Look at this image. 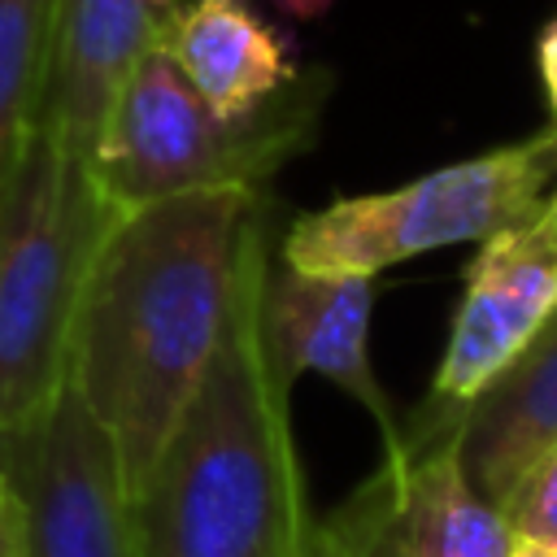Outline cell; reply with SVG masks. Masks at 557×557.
<instances>
[{
    "instance_id": "cell-3",
    "label": "cell",
    "mask_w": 557,
    "mask_h": 557,
    "mask_svg": "<svg viewBox=\"0 0 557 557\" xmlns=\"http://www.w3.org/2000/svg\"><path fill=\"white\" fill-rule=\"evenodd\" d=\"M117 209L91 161L39 122L0 196V435H17L65 387L74 309Z\"/></svg>"
},
{
    "instance_id": "cell-16",
    "label": "cell",
    "mask_w": 557,
    "mask_h": 557,
    "mask_svg": "<svg viewBox=\"0 0 557 557\" xmlns=\"http://www.w3.org/2000/svg\"><path fill=\"white\" fill-rule=\"evenodd\" d=\"M0 557H26V548H22V509H17V496H13L4 474H0Z\"/></svg>"
},
{
    "instance_id": "cell-14",
    "label": "cell",
    "mask_w": 557,
    "mask_h": 557,
    "mask_svg": "<svg viewBox=\"0 0 557 557\" xmlns=\"http://www.w3.org/2000/svg\"><path fill=\"white\" fill-rule=\"evenodd\" d=\"M505 518L518 540H540V544L557 548V440L527 470V479L518 483V492L505 505Z\"/></svg>"
},
{
    "instance_id": "cell-4",
    "label": "cell",
    "mask_w": 557,
    "mask_h": 557,
    "mask_svg": "<svg viewBox=\"0 0 557 557\" xmlns=\"http://www.w3.org/2000/svg\"><path fill=\"white\" fill-rule=\"evenodd\" d=\"M331 87V70L313 65L257 113L218 117L157 44L104 113L91 152L96 187L117 213L183 191H265V183L313 144Z\"/></svg>"
},
{
    "instance_id": "cell-7",
    "label": "cell",
    "mask_w": 557,
    "mask_h": 557,
    "mask_svg": "<svg viewBox=\"0 0 557 557\" xmlns=\"http://www.w3.org/2000/svg\"><path fill=\"white\" fill-rule=\"evenodd\" d=\"M557 318V187L518 226L487 235L466 265L461 300L453 309L444 357L422 405L418 426H457L466 409L509 374L527 348Z\"/></svg>"
},
{
    "instance_id": "cell-13",
    "label": "cell",
    "mask_w": 557,
    "mask_h": 557,
    "mask_svg": "<svg viewBox=\"0 0 557 557\" xmlns=\"http://www.w3.org/2000/svg\"><path fill=\"white\" fill-rule=\"evenodd\" d=\"M52 0H0V196L39 117Z\"/></svg>"
},
{
    "instance_id": "cell-9",
    "label": "cell",
    "mask_w": 557,
    "mask_h": 557,
    "mask_svg": "<svg viewBox=\"0 0 557 557\" xmlns=\"http://www.w3.org/2000/svg\"><path fill=\"white\" fill-rule=\"evenodd\" d=\"M374 278L366 274H300L265 270L261 287V348L283 392L300 374H318L348 392L374 422L383 444L396 440L400 418L370 366Z\"/></svg>"
},
{
    "instance_id": "cell-15",
    "label": "cell",
    "mask_w": 557,
    "mask_h": 557,
    "mask_svg": "<svg viewBox=\"0 0 557 557\" xmlns=\"http://www.w3.org/2000/svg\"><path fill=\"white\" fill-rule=\"evenodd\" d=\"M535 74H540V87H544V100H548V131L557 135V17L544 22V30L535 35Z\"/></svg>"
},
{
    "instance_id": "cell-5",
    "label": "cell",
    "mask_w": 557,
    "mask_h": 557,
    "mask_svg": "<svg viewBox=\"0 0 557 557\" xmlns=\"http://www.w3.org/2000/svg\"><path fill=\"white\" fill-rule=\"evenodd\" d=\"M557 187V139L535 131L518 144L440 165L392 191L339 196L300 213L283 235V265L300 274H366L527 222Z\"/></svg>"
},
{
    "instance_id": "cell-12",
    "label": "cell",
    "mask_w": 557,
    "mask_h": 557,
    "mask_svg": "<svg viewBox=\"0 0 557 557\" xmlns=\"http://www.w3.org/2000/svg\"><path fill=\"white\" fill-rule=\"evenodd\" d=\"M557 440V318L527 348V357L483 392L457 435V457L470 487L496 509L509 505L527 470Z\"/></svg>"
},
{
    "instance_id": "cell-1",
    "label": "cell",
    "mask_w": 557,
    "mask_h": 557,
    "mask_svg": "<svg viewBox=\"0 0 557 557\" xmlns=\"http://www.w3.org/2000/svg\"><path fill=\"white\" fill-rule=\"evenodd\" d=\"M270 222V191H183L117 213L91 257L65 383L109 431L135 509L222 344L244 261Z\"/></svg>"
},
{
    "instance_id": "cell-10",
    "label": "cell",
    "mask_w": 557,
    "mask_h": 557,
    "mask_svg": "<svg viewBox=\"0 0 557 557\" xmlns=\"http://www.w3.org/2000/svg\"><path fill=\"white\" fill-rule=\"evenodd\" d=\"M183 0H52L39 126L78 161H91L104 113L152 52Z\"/></svg>"
},
{
    "instance_id": "cell-19",
    "label": "cell",
    "mask_w": 557,
    "mask_h": 557,
    "mask_svg": "<svg viewBox=\"0 0 557 557\" xmlns=\"http://www.w3.org/2000/svg\"><path fill=\"white\" fill-rule=\"evenodd\" d=\"M553 139H557V135H553Z\"/></svg>"
},
{
    "instance_id": "cell-11",
    "label": "cell",
    "mask_w": 557,
    "mask_h": 557,
    "mask_svg": "<svg viewBox=\"0 0 557 557\" xmlns=\"http://www.w3.org/2000/svg\"><path fill=\"white\" fill-rule=\"evenodd\" d=\"M161 52L218 117H248L300 78L296 48L248 0H183Z\"/></svg>"
},
{
    "instance_id": "cell-17",
    "label": "cell",
    "mask_w": 557,
    "mask_h": 557,
    "mask_svg": "<svg viewBox=\"0 0 557 557\" xmlns=\"http://www.w3.org/2000/svg\"><path fill=\"white\" fill-rule=\"evenodd\" d=\"M283 17H292V22H318L335 0H270Z\"/></svg>"
},
{
    "instance_id": "cell-2",
    "label": "cell",
    "mask_w": 557,
    "mask_h": 557,
    "mask_svg": "<svg viewBox=\"0 0 557 557\" xmlns=\"http://www.w3.org/2000/svg\"><path fill=\"white\" fill-rule=\"evenodd\" d=\"M274 222L252 239L222 344L139 505L144 557H305L309 509L278 387L261 348Z\"/></svg>"
},
{
    "instance_id": "cell-8",
    "label": "cell",
    "mask_w": 557,
    "mask_h": 557,
    "mask_svg": "<svg viewBox=\"0 0 557 557\" xmlns=\"http://www.w3.org/2000/svg\"><path fill=\"white\" fill-rule=\"evenodd\" d=\"M0 474L22 509L26 557H144L117 448L70 383L35 426L0 435Z\"/></svg>"
},
{
    "instance_id": "cell-6",
    "label": "cell",
    "mask_w": 557,
    "mask_h": 557,
    "mask_svg": "<svg viewBox=\"0 0 557 557\" xmlns=\"http://www.w3.org/2000/svg\"><path fill=\"white\" fill-rule=\"evenodd\" d=\"M457 435L405 418L379 470L309 522L305 557H505L513 527L470 487Z\"/></svg>"
},
{
    "instance_id": "cell-18",
    "label": "cell",
    "mask_w": 557,
    "mask_h": 557,
    "mask_svg": "<svg viewBox=\"0 0 557 557\" xmlns=\"http://www.w3.org/2000/svg\"><path fill=\"white\" fill-rule=\"evenodd\" d=\"M505 557H557V548L553 544H540V540H518L513 535V544H509Z\"/></svg>"
}]
</instances>
